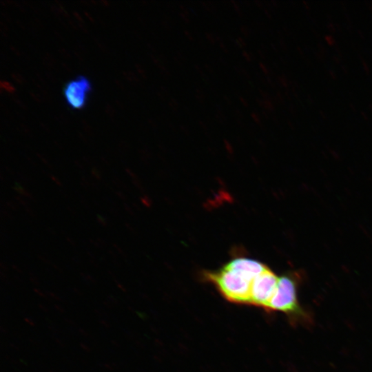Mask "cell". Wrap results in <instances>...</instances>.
<instances>
[{
    "label": "cell",
    "mask_w": 372,
    "mask_h": 372,
    "mask_svg": "<svg viewBox=\"0 0 372 372\" xmlns=\"http://www.w3.org/2000/svg\"><path fill=\"white\" fill-rule=\"evenodd\" d=\"M203 279L213 284L227 301L250 305L251 278L226 265L216 271H204Z\"/></svg>",
    "instance_id": "6da1fadb"
},
{
    "label": "cell",
    "mask_w": 372,
    "mask_h": 372,
    "mask_svg": "<svg viewBox=\"0 0 372 372\" xmlns=\"http://www.w3.org/2000/svg\"><path fill=\"white\" fill-rule=\"evenodd\" d=\"M90 90L91 84L83 76H79L69 81L65 84L63 90L66 103L74 110L83 108Z\"/></svg>",
    "instance_id": "277c9868"
},
{
    "label": "cell",
    "mask_w": 372,
    "mask_h": 372,
    "mask_svg": "<svg viewBox=\"0 0 372 372\" xmlns=\"http://www.w3.org/2000/svg\"><path fill=\"white\" fill-rule=\"evenodd\" d=\"M279 278L269 268L253 280L250 293V305L266 310L273 296Z\"/></svg>",
    "instance_id": "3957f363"
},
{
    "label": "cell",
    "mask_w": 372,
    "mask_h": 372,
    "mask_svg": "<svg viewBox=\"0 0 372 372\" xmlns=\"http://www.w3.org/2000/svg\"><path fill=\"white\" fill-rule=\"evenodd\" d=\"M265 311L282 312L293 322L307 320V314L298 301L297 281L292 275L279 278L276 291Z\"/></svg>",
    "instance_id": "7a4b0ae2"
},
{
    "label": "cell",
    "mask_w": 372,
    "mask_h": 372,
    "mask_svg": "<svg viewBox=\"0 0 372 372\" xmlns=\"http://www.w3.org/2000/svg\"><path fill=\"white\" fill-rule=\"evenodd\" d=\"M226 265L238 270L254 279L268 267L258 260L245 258H237L229 261Z\"/></svg>",
    "instance_id": "5b68a950"
}]
</instances>
